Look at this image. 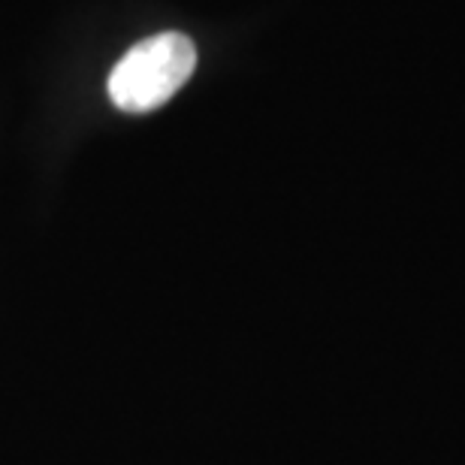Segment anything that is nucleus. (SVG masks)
Returning a JSON list of instances; mask_svg holds the SVG:
<instances>
[{"label":"nucleus","instance_id":"f257e3e1","mask_svg":"<svg viewBox=\"0 0 465 465\" xmlns=\"http://www.w3.org/2000/svg\"><path fill=\"white\" fill-rule=\"evenodd\" d=\"M197 70V45L179 31L136 43L109 73V100L124 113L163 106Z\"/></svg>","mask_w":465,"mask_h":465}]
</instances>
